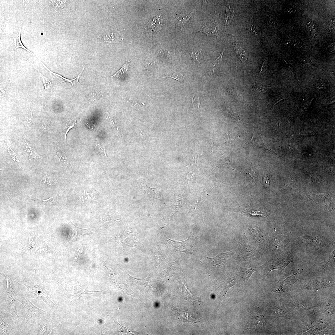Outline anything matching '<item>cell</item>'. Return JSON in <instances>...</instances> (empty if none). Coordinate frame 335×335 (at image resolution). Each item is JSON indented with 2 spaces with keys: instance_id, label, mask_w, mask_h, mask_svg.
<instances>
[{
  "instance_id": "obj_1",
  "label": "cell",
  "mask_w": 335,
  "mask_h": 335,
  "mask_svg": "<svg viewBox=\"0 0 335 335\" xmlns=\"http://www.w3.org/2000/svg\"><path fill=\"white\" fill-rule=\"evenodd\" d=\"M292 254L289 249L287 248L267 262L265 264L267 273L266 276L273 270L283 271L289 264L294 262V258L292 257Z\"/></svg>"
},
{
  "instance_id": "obj_2",
  "label": "cell",
  "mask_w": 335,
  "mask_h": 335,
  "mask_svg": "<svg viewBox=\"0 0 335 335\" xmlns=\"http://www.w3.org/2000/svg\"><path fill=\"white\" fill-rule=\"evenodd\" d=\"M167 238L168 241L171 245L172 249L175 252L178 251L187 254H192L197 256L198 253V248L193 239L189 238L185 241L178 242L170 240L167 237Z\"/></svg>"
},
{
  "instance_id": "obj_3",
  "label": "cell",
  "mask_w": 335,
  "mask_h": 335,
  "mask_svg": "<svg viewBox=\"0 0 335 335\" xmlns=\"http://www.w3.org/2000/svg\"><path fill=\"white\" fill-rule=\"evenodd\" d=\"M305 242L316 249L326 246L329 244L326 238L319 235H313L305 237Z\"/></svg>"
},
{
  "instance_id": "obj_4",
  "label": "cell",
  "mask_w": 335,
  "mask_h": 335,
  "mask_svg": "<svg viewBox=\"0 0 335 335\" xmlns=\"http://www.w3.org/2000/svg\"><path fill=\"white\" fill-rule=\"evenodd\" d=\"M89 229H80L74 225L70 234V242H71L76 241L83 235H89Z\"/></svg>"
},
{
  "instance_id": "obj_5",
  "label": "cell",
  "mask_w": 335,
  "mask_h": 335,
  "mask_svg": "<svg viewBox=\"0 0 335 335\" xmlns=\"http://www.w3.org/2000/svg\"><path fill=\"white\" fill-rule=\"evenodd\" d=\"M264 315L253 317L249 323V327L256 330L261 329L264 325Z\"/></svg>"
},
{
  "instance_id": "obj_6",
  "label": "cell",
  "mask_w": 335,
  "mask_h": 335,
  "mask_svg": "<svg viewBox=\"0 0 335 335\" xmlns=\"http://www.w3.org/2000/svg\"><path fill=\"white\" fill-rule=\"evenodd\" d=\"M40 61L43 64V66H44L51 74H52L53 75H54V76H55L57 78H58V79L61 78V79L62 80V82L61 83H63V82H70L72 84V85L73 87V86H74V85H78L80 84V83H79V78H80V77L81 76V74H82V72H83V71H84V67H83V69L82 71L81 72V73L80 74L78 75V76L77 78H74V79H72V80H69V79H67L64 78L63 77H62V76H61V75H60L59 74H58L57 73H54V72H52V71H50L49 69L44 64V63H43L41 61Z\"/></svg>"
},
{
  "instance_id": "obj_7",
  "label": "cell",
  "mask_w": 335,
  "mask_h": 335,
  "mask_svg": "<svg viewBox=\"0 0 335 335\" xmlns=\"http://www.w3.org/2000/svg\"><path fill=\"white\" fill-rule=\"evenodd\" d=\"M250 145L251 147H261L271 151L264 144L261 135L258 134H253Z\"/></svg>"
},
{
  "instance_id": "obj_8",
  "label": "cell",
  "mask_w": 335,
  "mask_h": 335,
  "mask_svg": "<svg viewBox=\"0 0 335 335\" xmlns=\"http://www.w3.org/2000/svg\"><path fill=\"white\" fill-rule=\"evenodd\" d=\"M232 251L226 253H221L214 258H210L216 265L223 263L230 259Z\"/></svg>"
},
{
  "instance_id": "obj_9",
  "label": "cell",
  "mask_w": 335,
  "mask_h": 335,
  "mask_svg": "<svg viewBox=\"0 0 335 335\" xmlns=\"http://www.w3.org/2000/svg\"><path fill=\"white\" fill-rule=\"evenodd\" d=\"M233 45L234 49L242 63L245 62L248 57L247 52L242 48L239 43H234Z\"/></svg>"
},
{
  "instance_id": "obj_10",
  "label": "cell",
  "mask_w": 335,
  "mask_h": 335,
  "mask_svg": "<svg viewBox=\"0 0 335 335\" xmlns=\"http://www.w3.org/2000/svg\"><path fill=\"white\" fill-rule=\"evenodd\" d=\"M21 28L20 30L18 32H16V33H14L12 34V37L14 41L15 49H17L19 48H22L30 52L32 55H33L35 57L34 54L27 49L24 46L22 42H21Z\"/></svg>"
},
{
  "instance_id": "obj_11",
  "label": "cell",
  "mask_w": 335,
  "mask_h": 335,
  "mask_svg": "<svg viewBox=\"0 0 335 335\" xmlns=\"http://www.w3.org/2000/svg\"><path fill=\"white\" fill-rule=\"evenodd\" d=\"M24 140L23 142L24 150L29 158L34 159L36 158L37 156V153L34 147L27 142L24 137Z\"/></svg>"
},
{
  "instance_id": "obj_12",
  "label": "cell",
  "mask_w": 335,
  "mask_h": 335,
  "mask_svg": "<svg viewBox=\"0 0 335 335\" xmlns=\"http://www.w3.org/2000/svg\"><path fill=\"white\" fill-rule=\"evenodd\" d=\"M129 62L128 61L126 62L122 68L112 75V77L119 79L125 78L128 73Z\"/></svg>"
},
{
  "instance_id": "obj_13",
  "label": "cell",
  "mask_w": 335,
  "mask_h": 335,
  "mask_svg": "<svg viewBox=\"0 0 335 335\" xmlns=\"http://www.w3.org/2000/svg\"><path fill=\"white\" fill-rule=\"evenodd\" d=\"M236 281V279L234 277H229L227 278L222 287L223 292L225 296L229 289L235 284Z\"/></svg>"
},
{
  "instance_id": "obj_14",
  "label": "cell",
  "mask_w": 335,
  "mask_h": 335,
  "mask_svg": "<svg viewBox=\"0 0 335 335\" xmlns=\"http://www.w3.org/2000/svg\"><path fill=\"white\" fill-rule=\"evenodd\" d=\"M235 12L233 9L231 8L229 5L227 7L226 15L224 18V23L225 27L229 25L235 15Z\"/></svg>"
},
{
  "instance_id": "obj_15",
  "label": "cell",
  "mask_w": 335,
  "mask_h": 335,
  "mask_svg": "<svg viewBox=\"0 0 335 335\" xmlns=\"http://www.w3.org/2000/svg\"><path fill=\"white\" fill-rule=\"evenodd\" d=\"M56 195H54L47 200H42L36 198H31V199L41 205H45V206H51L56 203Z\"/></svg>"
},
{
  "instance_id": "obj_16",
  "label": "cell",
  "mask_w": 335,
  "mask_h": 335,
  "mask_svg": "<svg viewBox=\"0 0 335 335\" xmlns=\"http://www.w3.org/2000/svg\"><path fill=\"white\" fill-rule=\"evenodd\" d=\"M193 12L189 15H187L180 14H178L177 17V26L178 27L183 29L184 26L187 21L189 20Z\"/></svg>"
},
{
  "instance_id": "obj_17",
  "label": "cell",
  "mask_w": 335,
  "mask_h": 335,
  "mask_svg": "<svg viewBox=\"0 0 335 335\" xmlns=\"http://www.w3.org/2000/svg\"><path fill=\"white\" fill-rule=\"evenodd\" d=\"M153 19L151 24V27L155 31H159L163 23V18L160 15L156 16Z\"/></svg>"
},
{
  "instance_id": "obj_18",
  "label": "cell",
  "mask_w": 335,
  "mask_h": 335,
  "mask_svg": "<svg viewBox=\"0 0 335 335\" xmlns=\"http://www.w3.org/2000/svg\"><path fill=\"white\" fill-rule=\"evenodd\" d=\"M33 119L32 111L30 110L29 112L25 115L23 119L22 122L26 127H29L31 125Z\"/></svg>"
},
{
  "instance_id": "obj_19",
  "label": "cell",
  "mask_w": 335,
  "mask_h": 335,
  "mask_svg": "<svg viewBox=\"0 0 335 335\" xmlns=\"http://www.w3.org/2000/svg\"><path fill=\"white\" fill-rule=\"evenodd\" d=\"M77 125L76 121H69L67 122V124L64 128V133L65 134V139L66 140L67 134L70 130L73 128H76Z\"/></svg>"
},
{
  "instance_id": "obj_20",
  "label": "cell",
  "mask_w": 335,
  "mask_h": 335,
  "mask_svg": "<svg viewBox=\"0 0 335 335\" xmlns=\"http://www.w3.org/2000/svg\"><path fill=\"white\" fill-rule=\"evenodd\" d=\"M268 89L269 88L263 87L254 84L253 86L252 91L254 94H261L266 92Z\"/></svg>"
},
{
  "instance_id": "obj_21",
  "label": "cell",
  "mask_w": 335,
  "mask_h": 335,
  "mask_svg": "<svg viewBox=\"0 0 335 335\" xmlns=\"http://www.w3.org/2000/svg\"><path fill=\"white\" fill-rule=\"evenodd\" d=\"M224 50L221 53L220 56L217 58L215 60L214 62L213 66L211 69L210 74L211 75L213 73L217 68L218 67L220 63L222 60V58L223 57V53Z\"/></svg>"
},
{
  "instance_id": "obj_22",
  "label": "cell",
  "mask_w": 335,
  "mask_h": 335,
  "mask_svg": "<svg viewBox=\"0 0 335 335\" xmlns=\"http://www.w3.org/2000/svg\"><path fill=\"white\" fill-rule=\"evenodd\" d=\"M254 271L253 269H248L242 272V277L245 282H247Z\"/></svg>"
},
{
  "instance_id": "obj_23",
  "label": "cell",
  "mask_w": 335,
  "mask_h": 335,
  "mask_svg": "<svg viewBox=\"0 0 335 335\" xmlns=\"http://www.w3.org/2000/svg\"><path fill=\"white\" fill-rule=\"evenodd\" d=\"M37 70L39 72L41 77L43 79V84H44L45 87V90L44 91H45L49 89L51 87L52 84L48 78L44 76L38 70Z\"/></svg>"
},
{
  "instance_id": "obj_24",
  "label": "cell",
  "mask_w": 335,
  "mask_h": 335,
  "mask_svg": "<svg viewBox=\"0 0 335 335\" xmlns=\"http://www.w3.org/2000/svg\"><path fill=\"white\" fill-rule=\"evenodd\" d=\"M169 78L175 79L180 82H182L184 80L185 76L180 72H176L173 74L171 76L166 77L162 78Z\"/></svg>"
},
{
  "instance_id": "obj_25",
  "label": "cell",
  "mask_w": 335,
  "mask_h": 335,
  "mask_svg": "<svg viewBox=\"0 0 335 335\" xmlns=\"http://www.w3.org/2000/svg\"><path fill=\"white\" fill-rule=\"evenodd\" d=\"M226 110L229 115L235 119L239 121L240 119L239 116L234 111V110L230 107L226 108Z\"/></svg>"
},
{
  "instance_id": "obj_26",
  "label": "cell",
  "mask_w": 335,
  "mask_h": 335,
  "mask_svg": "<svg viewBox=\"0 0 335 335\" xmlns=\"http://www.w3.org/2000/svg\"><path fill=\"white\" fill-rule=\"evenodd\" d=\"M57 156L64 164L67 165L68 164V160L66 156L61 151H58L57 153Z\"/></svg>"
},
{
  "instance_id": "obj_27",
  "label": "cell",
  "mask_w": 335,
  "mask_h": 335,
  "mask_svg": "<svg viewBox=\"0 0 335 335\" xmlns=\"http://www.w3.org/2000/svg\"><path fill=\"white\" fill-rule=\"evenodd\" d=\"M8 148V152L9 154L12 157V159L15 162L16 164L19 166V161L17 157L16 154L14 152V151L9 146V145L7 144Z\"/></svg>"
},
{
  "instance_id": "obj_28",
  "label": "cell",
  "mask_w": 335,
  "mask_h": 335,
  "mask_svg": "<svg viewBox=\"0 0 335 335\" xmlns=\"http://www.w3.org/2000/svg\"><path fill=\"white\" fill-rule=\"evenodd\" d=\"M128 102L136 110H139L141 109L142 107V105L140 104L137 101L132 98H128Z\"/></svg>"
},
{
  "instance_id": "obj_29",
  "label": "cell",
  "mask_w": 335,
  "mask_h": 335,
  "mask_svg": "<svg viewBox=\"0 0 335 335\" xmlns=\"http://www.w3.org/2000/svg\"><path fill=\"white\" fill-rule=\"evenodd\" d=\"M96 149L98 152L100 154H101L102 155L105 156L106 158H108L106 153V148L105 147H104L99 144L98 143L96 144Z\"/></svg>"
},
{
  "instance_id": "obj_30",
  "label": "cell",
  "mask_w": 335,
  "mask_h": 335,
  "mask_svg": "<svg viewBox=\"0 0 335 335\" xmlns=\"http://www.w3.org/2000/svg\"><path fill=\"white\" fill-rule=\"evenodd\" d=\"M191 58L194 62H198L200 59L201 52L199 51L192 50L189 52Z\"/></svg>"
},
{
  "instance_id": "obj_31",
  "label": "cell",
  "mask_w": 335,
  "mask_h": 335,
  "mask_svg": "<svg viewBox=\"0 0 335 335\" xmlns=\"http://www.w3.org/2000/svg\"><path fill=\"white\" fill-rule=\"evenodd\" d=\"M251 216H266L267 217V213L261 211H251L247 212Z\"/></svg>"
},
{
  "instance_id": "obj_32",
  "label": "cell",
  "mask_w": 335,
  "mask_h": 335,
  "mask_svg": "<svg viewBox=\"0 0 335 335\" xmlns=\"http://www.w3.org/2000/svg\"><path fill=\"white\" fill-rule=\"evenodd\" d=\"M200 104L199 97L198 95H194L193 96L192 100V105L194 106L198 107L199 109Z\"/></svg>"
},
{
  "instance_id": "obj_33",
  "label": "cell",
  "mask_w": 335,
  "mask_h": 335,
  "mask_svg": "<svg viewBox=\"0 0 335 335\" xmlns=\"http://www.w3.org/2000/svg\"><path fill=\"white\" fill-rule=\"evenodd\" d=\"M154 62L149 59H147L145 61V67L146 70L149 69L154 65Z\"/></svg>"
},
{
  "instance_id": "obj_34",
  "label": "cell",
  "mask_w": 335,
  "mask_h": 335,
  "mask_svg": "<svg viewBox=\"0 0 335 335\" xmlns=\"http://www.w3.org/2000/svg\"><path fill=\"white\" fill-rule=\"evenodd\" d=\"M263 185L265 188H267L269 187V182L267 175H264L263 178Z\"/></svg>"
},
{
  "instance_id": "obj_35",
  "label": "cell",
  "mask_w": 335,
  "mask_h": 335,
  "mask_svg": "<svg viewBox=\"0 0 335 335\" xmlns=\"http://www.w3.org/2000/svg\"><path fill=\"white\" fill-rule=\"evenodd\" d=\"M266 63L265 62H264L261 65L260 68V72H259V74L261 76L264 74V73L266 70Z\"/></svg>"
},
{
  "instance_id": "obj_36",
  "label": "cell",
  "mask_w": 335,
  "mask_h": 335,
  "mask_svg": "<svg viewBox=\"0 0 335 335\" xmlns=\"http://www.w3.org/2000/svg\"><path fill=\"white\" fill-rule=\"evenodd\" d=\"M235 136H234L232 134L227 133L225 136L226 141L228 142L229 140H234L235 138Z\"/></svg>"
},
{
  "instance_id": "obj_37",
  "label": "cell",
  "mask_w": 335,
  "mask_h": 335,
  "mask_svg": "<svg viewBox=\"0 0 335 335\" xmlns=\"http://www.w3.org/2000/svg\"><path fill=\"white\" fill-rule=\"evenodd\" d=\"M110 120L112 122L114 128L116 130V131L118 132V131H119V127L118 126L117 123H116V122L114 121V118L112 117L111 118V117H110Z\"/></svg>"
},
{
  "instance_id": "obj_38",
  "label": "cell",
  "mask_w": 335,
  "mask_h": 335,
  "mask_svg": "<svg viewBox=\"0 0 335 335\" xmlns=\"http://www.w3.org/2000/svg\"><path fill=\"white\" fill-rule=\"evenodd\" d=\"M83 248L81 247L77 251L76 254V255H75V260H76L77 259L81 256L82 253L83 251Z\"/></svg>"
},
{
  "instance_id": "obj_39",
  "label": "cell",
  "mask_w": 335,
  "mask_h": 335,
  "mask_svg": "<svg viewBox=\"0 0 335 335\" xmlns=\"http://www.w3.org/2000/svg\"><path fill=\"white\" fill-rule=\"evenodd\" d=\"M248 175L249 176L253 179H255L256 178V174L254 171V170L250 169L249 172H248Z\"/></svg>"
}]
</instances>
